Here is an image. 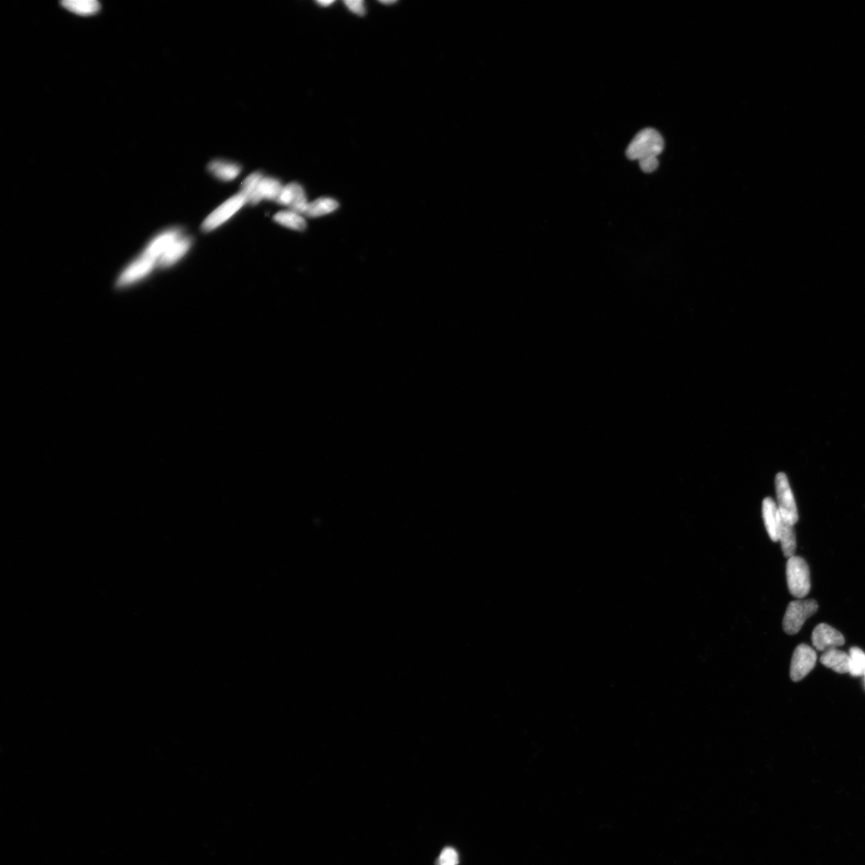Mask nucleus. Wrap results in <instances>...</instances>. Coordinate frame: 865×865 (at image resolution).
Segmentation results:
<instances>
[{
  "instance_id": "obj_12",
  "label": "nucleus",
  "mask_w": 865,
  "mask_h": 865,
  "mask_svg": "<svg viewBox=\"0 0 865 865\" xmlns=\"http://www.w3.org/2000/svg\"><path fill=\"white\" fill-rule=\"evenodd\" d=\"M820 662L824 664L827 669H830L839 674H845L849 673L850 669V657L849 654L844 652L837 650V648L830 649L822 654Z\"/></svg>"
},
{
  "instance_id": "obj_24",
  "label": "nucleus",
  "mask_w": 865,
  "mask_h": 865,
  "mask_svg": "<svg viewBox=\"0 0 865 865\" xmlns=\"http://www.w3.org/2000/svg\"><path fill=\"white\" fill-rule=\"evenodd\" d=\"M345 5L351 12L358 16H363L366 10H364V2L362 0H348L345 2Z\"/></svg>"
},
{
  "instance_id": "obj_26",
  "label": "nucleus",
  "mask_w": 865,
  "mask_h": 865,
  "mask_svg": "<svg viewBox=\"0 0 865 865\" xmlns=\"http://www.w3.org/2000/svg\"><path fill=\"white\" fill-rule=\"evenodd\" d=\"M381 3L384 4H392L395 2L394 1H381Z\"/></svg>"
},
{
  "instance_id": "obj_4",
  "label": "nucleus",
  "mask_w": 865,
  "mask_h": 865,
  "mask_svg": "<svg viewBox=\"0 0 865 865\" xmlns=\"http://www.w3.org/2000/svg\"><path fill=\"white\" fill-rule=\"evenodd\" d=\"M776 490L778 501V508L784 520L794 525L799 520L798 510L795 501L792 489L787 476L784 473H778L776 477Z\"/></svg>"
},
{
  "instance_id": "obj_17",
  "label": "nucleus",
  "mask_w": 865,
  "mask_h": 865,
  "mask_svg": "<svg viewBox=\"0 0 865 865\" xmlns=\"http://www.w3.org/2000/svg\"><path fill=\"white\" fill-rule=\"evenodd\" d=\"M61 4L73 13L84 16L95 15L101 9L96 0H65Z\"/></svg>"
},
{
  "instance_id": "obj_8",
  "label": "nucleus",
  "mask_w": 865,
  "mask_h": 865,
  "mask_svg": "<svg viewBox=\"0 0 865 865\" xmlns=\"http://www.w3.org/2000/svg\"><path fill=\"white\" fill-rule=\"evenodd\" d=\"M281 205L287 206L296 213H304L308 205L306 196L301 185L290 183L284 187L280 197Z\"/></svg>"
},
{
  "instance_id": "obj_5",
  "label": "nucleus",
  "mask_w": 865,
  "mask_h": 865,
  "mask_svg": "<svg viewBox=\"0 0 865 865\" xmlns=\"http://www.w3.org/2000/svg\"><path fill=\"white\" fill-rule=\"evenodd\" d=\"M817 654L807 644H800L795 649L791 663L790 677L794 682L801 681L810 673L817 663Z\"/></svg>"
},
{
  "instance_id": "obj_16",
  "label": "nucleus",
  "mask_w": 865,
  "mask_h": 865,
  "mask_svg": "<svg viewBox=\"0 0 865 865\" xmlns=\"http://www.w3.org/2000/svg\"><path fill=\"white\" fill-rule=\"evenodd\" d=\"M208 169L216 178L226 182L236 179L242 171L238 164L224 160H214L208 164Z\"/></svg>"
},
{
  "instance_id": "obj_13",
  "label": "nucleus",
  "mask_w": 865,
  "mask_h": 865,
  "mask_svg": "<svg viewBox=\"0 0 865 865\" xmlns=\"http://www.w3.org/2000/svg\"><path fill=\"white\" fill-rule=\"evenodd\" d=\"M191 245V239L189 237L179 238L174 243H173L168 250L160 257L158 261L159 267H169L170 265L176 263L179 260L184 256L190 249Z\"/></svg>"
},
{
  "instance_id": "obj_15",
  "label": "nucleus",
  "mask_w": 865,
  "mask_h": 865,
  "mask_svg": "<svg viewBox=\"0 0 865 865\" xmlns=\"http://www.w3.org/2000/svg\"><path fill=\"white\" fill-rule=\"evenodd\" d=\"M263 177L261 172H253L242 184L240 194L244 196L246 203L255 206L262 201L259 194V185Z\"/></svg>"
},
{
  "instance_id": "obj_2",
  "label": "nucleus",
  "mask_w": 865,
  "mask_h": 865,
  "mask_svg": "<svg viewBox=\"0 0 865 865\" xmlns=\"http://www.w3.org/2000/svg\"><path fill=\"white\" fill-rule=\"evenodd\" d=\"M786 574L788 590L794 597L802 598L811 590L810 571L806 561L800 556L788 559Z\"/></svg>"
},
{
  "instance_id": "obj_11",
  "label": "nucleus",
  "mask_w": 865,
  "mask_h": 865,
  "mask_svg": "<svg viewBox=\"0 0 865 865\" xmlns=\"http://www.w3.org/2000/svg\"><path fill=\"white\" fill-rule=\"evenodd\" d=\"M156 262L152 259L142 255L138 261H135L131 267H129L125 273L122 274L118 281L120 286H127L130 283H133L140 277L145 276L150 273L155 264Z\"/></svg>"
},
{
  "instance_id": "obj_1",
  "label": "nucleus",
  "mask_w": 865,
  "mask_h": 865,
  "mask_svg": "<svg viewBox=\"0 0 865 865\" xmlns=\"http://www.w3.org/2000/svg\"><path fill=\"white\" fill-rule=\"evenodd\" d=\"M664 141L657 130L645 128L635 135L627 147V157L630 160H640L658 157L663 152Z\"/></svg>"
},
{
  "instance_id": "obj_7",
  "label": "nucleus",
  "mask_w": 865,
  "mask_h": 865,
  "mask_svg": "<svg viewBox=\"0 0 865 865\" xmlns=\"http://www.w3.org/2000/svg\"><path fill=\"white\" fill-rule=\"evenodd\" d=\"M812 641L814 647L820 652L843 646L845 642L843 635L826 623H820L814 628Z\"/></svg>"
},
{
  "instance_id": "obj_22",
  "label": "nucleus",
  "mask_w": 865,
  "mask_h": 865,
  "mask_svg": "<svg viewBox=\"0 0 865 865\" xmlns=\"http://www.w3.org/2000/svg\"><path fill=\"white\" fill-rule=\"evenodd\" d=\"M459 864V856L453 848H446L438 858L437 865H457Z\"/></svg>"
},
{
  "instance_id": "obj_19",
  "label": "nucleus",
  "mask_w": 865,
  "mask_h": 865,
  "mask_svg": "<svg viewBox=\"0 0 865 865\" xmlns=\"http://www.w3.org/2000/svg\"><path fill=\"white\" fill-rule=\"evenodd\" d=\"M339 207V203L331 199H319L311 203H308L304 213L310 218H318V216H324L335 211Z\"/></svg>"
},
{
  "instance_id": "obj_9",
  "label": "nucleus",
  "mask_w": 865,
  "mask_h": 865,
  "mask_svg": "<svg viewBox=\"0 0 865 865\" xmlns=\"http://www.w3.org/2000/svg\"><path fill=\"white\" fill-rule=\"evenodd\" d=\"M763 518L765 528L771 541L778 542V529L781 523V515L778 506L770 497L765 498L762 504Z\"/></svg>"
},
{
  "instance_id": "obj_6",
  "label": "nucleus",
  "mask_w": 865,
  "mask_h": 865,
  "mask_svg": "<svg viewBox=\"0 0 865 865\" xmlns=\"http://www.w3.org/2000/svg\"><path fill=\"white\" fill-rule=\"evenodd\" d=\"M246 203L244 196L240 194H236L222 203L218 208L210 214L208 218L203 222L201 225L203 232H210L218 228L222 224L225 223L228 219L237 213Z\"/></svg>"
},
{
  "instance_id": "obj_20",
  "label": "nucleus",
  "mask_w": 865,
  "mask_h": 865,
  "mask_svg": "<svg viewBox=\"0 0 865 865\" xmlns=\"http://www.w3.org/2000/svg\"><path fill=\"white\" fill-rule=\"evenodd\" d=\"M274 221L283 226L292 228L294 230L303 231L306 228V222L304 218L296 213L293 211H282L277 213L274 218Z\"/></svg>"
},
{
  "instance_id": "obj_3",
  "label": "nucleus",
  "mask_w": 865,
  "mask_h": 865,
  "mask_svg": "<svg viewBox=\"0 0 865 865\" xmlns=\"http://www.w3.org/2000/svg\"><path fill=\"white\" fill-rule=\"evenodd\" d=\"M819 606L814 599L791 602L783 620V631L788 635L798 633L808 618L817 613Z\"/></svg>"
},
{
  "instance_id": "obj_14",
  "label": "nucleus",
  "mask_w": 865,
  "mask_h": 865,
  "mask_svg": "<svg viewBox=\"0 0 865 865\" xmlns=\"http://www.w3.org/2000/svg\"><path fill=\"white\" fill-rule=\"evenodd\" d=\"M778 541L781 542L784 557L791 558L795 555L796 539L794 525H792L781 517L780 529H778Z\"/></svg>"
},
{
  "instance_id": "obj_23",
  "label": "nucleus",
  "mask_w": 865,
  "mask_h": 865,
  "mask_svg": "<svg viewBox=\"0 0 865 865\" xmlns=\"http://www.w3.org/2000/svg\"><path fill=\"white\" fill-rule=\"evenodd\" d=\"M640 168L644 172L650 173L658 168L659 160L658 157L647 158L639 162Z\"/></svg>"
},
{
  "instance_id": "obj_21",
  "label": "nucleus",
  "mask_w": 865,
  "mask_h": 865,
  "mask_svg": "<svg viewBox=\"0 0 865 865\" xmlns=\"http://www.w3.org/2000/svg\"><path fill=\"white\" fill-rule=\"evenodd\" d=\"M850 669L852 676H864L865 674V653L861 648L852 647L849 651Z\"/></svg>"
},
{
  "instance_id": "obj_18",
  "label": "nucleus",
  "mask_w": 865,
  "mask_h": 865,
  "mask_svg": "<svg viewBox=\"0 0 865 865\" xmlns=\"http://www.w3.org/2000/svg\"><path fill=\"white\" fill-rule=\"evenodd\" d=\"M283 189L281 183L277 179L263 177L260 182L259 194L262 200L267 199L279 203Z\"/></svg>"
},
{
  "instance_id": "obj_10",
  "label": "nucleus",
  "mask_w": 865,
  "mask_h": 865,
  "mask_svg": "<svg viewBox=\"0 0 865 865\" xmlns=\"http://www.w3.org/2000/svg\"><path fill=\"white\" fill-rule=\"evenodd\" d=\"M182 236L180 230H172L160 234L153 242L147 247L143 255L157 262L164 253L168 250L169 247L176 242V240Z\"/></svg>"
},
{
  "instance_id": "obj_25",
  "label": "nucleus",
  "mask_w": 865,
  "mask_h": 865,
  "mask_svg": "<svg viewBox=\"0 0 865 865\" xmlns=\"http://www.w3.org/2000/svg\"><path fill=\"white\" fill-rule=\"evenodd\" d=\"M318 3L320 5L323 6V7H326V6H329L332 4H333V1H328V0H327V1H325H325H324V0H321V1H318Z\"/></svg>"
}]
</instances>
